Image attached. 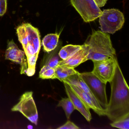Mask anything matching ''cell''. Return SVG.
Listing matches in <instances>:
<instances>
[{"label": "cell", "mask_w": 129, "mask_h": 129, "mask_svg": "<svg viewBox=\"0 0 129 129\" xmlns=\"http://www.w3.org/2000/svg\"><path fill=\"white\" fill-rule=\"evenodd\" d=\"M81 76L102 108L106 112L108 102L106 84L101 81L92 72L80 73Z\"/></svg>", "instance_id": "5b68a950"}, {"label": "cell", "mask_w": 129, "mask_h": 129, "mask_svg": "<svg viewBox=\"0 0 129 129\" xmlns=\"http://www.w3.org/2000/svg\"><path fill=\"white\" fill-rule=\"evenodd\" d=\"M71 2L85 22L93 21L102 15V12L93 0H71Z\"/></svg>", "instance_id": "ba28073f"}, {"label": "cell", "mask_w": 129, "mask_h": 129, "mask_svg": "<svg viewBox=\"0 0 129 129\" xmlns=\"http://www.w3.org/2000/svg\"><path fill=\"white\" fill-rule=\"evenodd\" d=\"M112 122L110 125L113 127L121 129H129V113Z\"/></svg>", "instance_id": "ac0fdd59"}, {"label": "cell", "mask_w": 129, "mask_h": 129, "mask_svg": "<svg viewBox=\"0 0 129 129\" xmlns=\"http://www.w3.org/2000/svg\"><path fill=\"white\" fill-rule=\"evenodd\" d=\"M99 7H103L106 4L107 0H93Z\"/></svg>", "instance_id": "7402d4cb"}, {"label": "cell", "mask_w": 129, "mask_h": 129, "mask_svg": "<svg viewBox=\"0 0 129 129\" xmlns=\"http://www.w3.org/2000/svg\"><path fill=\"white\" fill-rule=\"evenodd\" d=\"M57 106L62 107L68 119H69L72 113L75 110L73 103L69 98L62 99L59 102Z\"/></svg>", "instance_id": "2e32d148"}, {"label": "cell", "mask_w": 129, "mask_h": 129, "mask_svg": "<svg viewBox=\"0 0 129 129\" xmlns=\"http://www.w3.org/2000/svg\"><path fill=\"white\" fill-rule=\"evenodd\" d=\"M39 77L43 79H56L55 70L48 66L43 65L39 73Z\"/></svg>", "instance_id": "e0dca14e"}, {"label": "cell", "mask_w": 129, "mask_h": 129, "mask_svg": "<svg viewBox=\"0 0 129 129\" xmlns=\"http://www.w3.org/2000/svg\"><path fill=\"white\" fill-rule=\"evenodd\" d=\"M84 43L89 47L87 60L97 61L117 56L110 35L101 31H93Z\"/></svg>", "instance_id": "3957f363"}, {"label": "cell", "mask_w": 129, "mask_h": 129, "mask_svg": "<svg viewBox=\"0 0 129 129\" xmlns=\"http://www.w3.org/2000/svg\"><path fill=\"white\" fill-rule=\"evenodd\" d=\"M64 84L66 92L68 97L71 100L75 109L78 110L88 122H90L92 116L89 107L83 102L79 96L72 89L71 87L68 83Z\"/></svg>", "instance_id": "30bf717a"}, {"label": "cell", "mask_w": 129, "mask_h": 129, "mask_svg": "<svg viewBox=\"0 0 129 129\" xmlns=\"http://www.w3.org/2000/svg\"><path fill=\"white\" fill-rule=\"evenodd\" d=\"M72 89L79 96L83 102L89 108L92 109L99 116L106 115V112L102 108L99 103L93 101L92 98L84 91L74 85L68 84Z\"/></svg>", "instance_id": "7c38bea8"}, {"label": "cell", "mask_w": 129, "mask_h": 129, "mask_svg": "<svg viewBox=\"0 0 129 129\" xmlns=\"http://www.w3.org/2000/svg\"><path fill=\"white\" fill-rule=\"evenodd\" d=\"M60 34H50L46 35L42 41L43 49L45 52H50L57 47Z\"/></svg>", "instance_id": "4fadbf2b"}, {"label": "cell", "mask_w": 129, "mask_h": 129, "mask_svg": "<svg viewBox=\"0 0 129 129\" xmlns=\"http://www.w3.org/2000/svg\"><path fill=\"white\" fill-rule=\"evenodd\" d=\"M17 34L27 60L28 69L26 75L31 77L35 74L36 62L40 50V32L31 24L24 23L17 28Z\"/></svg>", "instance_id": "7a4b0ae2"}, {"label": "cell", "mask_w": 129, "mask_h": 129, "mask_svg": "<svg viewBox=\"0 0 129 129\" xmlns=\"http://www.w3.org/2000/svg\"><path fill=\"white\" fill-rule=\"evenodd\" d=\"M124 22L123 14L116 9L105 10L99 17L100 29L104 33L113 34L122 28Z\"/></svg>", "instance_id": "277c9868"}, {"label": "cell", "mask_w": 129, "mask_h": 129, "mask_svg": "<svg viewBox=\"0 0 129 129\" xmlns=\"http://www.w3.org/2000/svg\"><path fill=\"white\" fill-rule=\"evenodd\" d=\"M92 61L94 66L92 72L103 83H109L114 75L118 62L117 56Z\"/></svg>", "instance_id": "52a82bcc"}, {"label": "cell", "mask_w": 129, "mask_h": 129, "mask_svg": "<svg viewBox=\"0 0 129 129\" xmlns=\"http://www.w3.org/2000/svg\"><path fill=\"white\" fill-rule=\"evenodd\" d=\"M89 50V46L84 43V44L82 45L81 49L66 60H61L59 65L65 66L75 69L81 63L87 61Z\"/></svg>", "instance_id": "8fae6325"}, {"label": "cell", "mask_w": 129, "mask_h": 129, "mask_svg": "<svg viewBox=\"0 0 129 129\" xmlns=\"http://www.w3.org/2000/svg\"><path fill=\"white\" fill-rule=\"evenodd\" d=\"M55 70L56 79L61 82L69 76L75 74L78 72L74 68L59 65L56 68Z\"/></svg>", "instance_id": "5bb4252c"}, {"label": "cell", "mask_w": 129, "mask_h": 129, "mask_svg": "<svg viewBox=\"0 0 129 129\" xmlns=\"http://www.w3.org/2000/svg\"><path fill=\"white\" fill-rule=\"evenodd\" d=\"M59 56L57 54H52L48 56L43 62V65L48 66L49 67L55 69L59 64Z\"/></svg>", "instance_id": "d6986e66"}, {"label": "cell", "mask_w": 129, "mask_h": 129, "mask_svg": "<svg viewBox=\"0 0 129 129\" xmlns=\"http://www.w3.org/2000/svg\"><path fill=\"white\" fill-rule=\"evenodd\" d=\"M82 45L70 44L61 48L58 53L59 56L62 60H66L77 52L82 47Z\"/></svg>", "instance_id": "9a60e30c"}, {"label": "cell", "mask_w": 129, "mask_h": 129, "mask_svg": "<svg viewBox=\"0 0 129 129\" xmlns=\"http://www.w3.org/2000/svg\"><path fill=\"white\" fill-rule=\"evenodd\" d=\"M111 94L106 115L112 121L129 113V88L118 62L109 82Z\"/></svg>", "instance_id": "6da1fadb"}, {"label": "cell", "mask_w": 129, "mask_h": 129, "mask_svg": "<svg viewBox=\"0 0 129 129\" xmlns=\"http://www.w3.org/2000/svg\"><path fill=\"white\" fill-rule=\"evenodd\" d=\"M58 129H80L74 123L70 120H68L64 124L59 127Z\"/></svg>", "instance_id": "ffe728a7"}, {"label": "cell", "mask_w": 129, "mask_h": 129, "mask_svg": "<svg viewBox=\"0 0 129 129\" xmlns=\"http://www.w3.org/2000/svg\"><path fill=\"white\" fill-rule=\"evenodd\" d=\"M5 59L19 64L21 65V74L26 75L28 69L27 57L25 52L18 48L13 40L8 42Z\"/></svg>", "instance_id": "9c48e42d"}, {"label": "cell", "mask_w": 129, "mask_h": 129, "mask_svg": "<svg viewBox=\"0 0 129 129\" xmlns=\"http://www.w3.org/2000/svg\"><path fill=\"white\" fill-rule=\"evenodd\" d=\"M33 94L31 91L24 93L21 96L19 102L12 108V111L19 112L30 121L37 125L38 113Z\"/></svg>", "instance_id": "8992f818"}, {"label": "cell", "mask_w": 129, "mask_h": 129, "mask_svg": "<svg viewBox=\"0 0 129 129\" xmlns=\"http://www.w3.org/2000/svg\"><path fill=\"white\" fill-rule=\"evenodd\" d=\"M7 9V0H0V16L6 13Z\"/></svg>", "instance_id": "44dd1931"}]
</instances>
